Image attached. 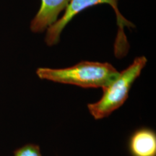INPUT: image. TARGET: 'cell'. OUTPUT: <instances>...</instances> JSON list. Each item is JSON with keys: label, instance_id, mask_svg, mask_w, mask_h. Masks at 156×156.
<instances>
[{"label": "cell", "instance_id": "5b68a950", "mask_svg": "<svg viewBox=\"0 0 156 156\" xmlns=\"http://www.w3.org/2000/svg\"><path fill=\"white\" fill-rule=\"evenodd\" d=\"M131 156H156V134L151 128L137 129L128 142Z\"/></svg>", "mask_w": 156, "mask_h": 156}, {"label": "cell", "instance_id": "7a4b0ae2", "mask_svg": "<svg viewBox=\"0 0 156 156\" xmlns=\"http://www.w3.org/2000/svg\"><path fill=\"white\" fill-rule=\"evenodd\" d=\"M147 63L145 56H138L125 69L119 72L112 83L103 87V95L98 101L88 103L87 109L94 119L108 117L125 103L130 89Z\"/></svg>", "mask_w": 156, "mask_h": 156}, {"label": "cell", "instance_id": "277c9868", "mask_svg": "<svg viewBox=\"0 0 156 156\" xmlns=\"http://www.w3.org/2000/svg\"><path fill=\"white\" fill-rule=\"evenodd\" d=\"M71 0H41L39 10L31 20L30 28L34 33L47 30L58 20V15L65 10Z\"/></svg>", "mask_w": 156, "mask_h": 156}, {"label": "cell", "instance_id": "3957f363", "mask_svg": "<svg viewBox=\"0 0 156 156\" xmlns=\"http://www.w3.org/2000/svg\"><path fill=\"white\" fill-rule=\"evenodd\" d=\"M119 1V0H71L64 10V15L47 28L45 36V42L48 46L56 45L59 41L61 34L65 27L80 12L92 6L101 4H108L114 9L119 26L118 35L114 46L115 54L117 58H122L127 53L129 48L124 28L126 26L128 28H132L134 27V25L125 17H123L120 13L118 8Z\"/></svg>", "mask_w": 156, "mask_h": 156}, {"label": "cell", "instance_id": "6da1fadb", "mask_svg": "<svg viewBox=\"0 0 156 156\" xmlns=\"http://www.w3.org/2000/svg\"><path fill=\"white\" fill-rule=\"evenodd\" d=\"M119 72L108 62L83 61L66 68L39 67L36 75L41 80L84 88H103L112 83Z\"/></svg>", "mask_w": 156, "mask_h": 156}, {"label": "cell", "instance_id": "8992f818", "mask_svg": "<svg viewBox=\"0 0 156 156\" xmlns=\"http://www.w3.org/2000/svg\"><path fill=\"white\" fill-rule=\"evenodd\" d=\"M14 156H42L39 145L27 144L15 150Z\"/></svg>", "mask_w": 156, "mask_h": 156}]
</instances>
